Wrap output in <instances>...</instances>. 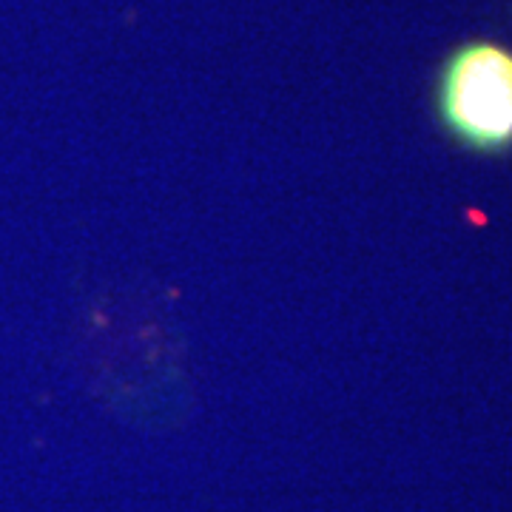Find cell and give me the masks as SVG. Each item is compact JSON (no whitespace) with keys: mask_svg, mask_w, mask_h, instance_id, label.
<instances>
[{"mask_svg":"<svg viewBox=\"0 0 512 512\" xmlns=\"http://www.w3.org/2000/svg\"><path fill=\"white\" fill-rule=\"evenodd\" d=\"M436 109L447 134L470 151L512 148V49L498 40H467L444 57Z\"/></svg>","mask_w":512,"mask_h":512,"instance_id":"cell-1","label":"cell"}]
</instances>
